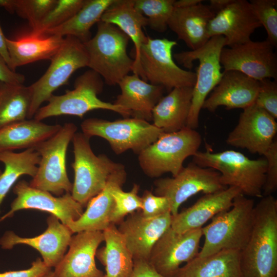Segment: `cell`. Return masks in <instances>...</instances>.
Masks as SVG:
<instances>
[{"instance_id":"d4e9b609","label":"cell","mask_w":277,"mask_h":277,"mask_svg":"<svg viewBox=\"0 0 277 277\" xmlns=\"http://www.w3.org/2000/svg\"><path fill=\"white\" fill-rule=\"evenodd\" d=\"M127 179V172L123 165L110 176L105 188L87 203L81 216L71 222L68 227L71 231H103L110 224V217L114 206L112 190L117 185L123 186Z\"/></svg>"},{"instance_id":"484cf974","label":"cell","mask_w":277,"mask_h":277,"mask_svg":"<svg viewBox=\"0 0 277 277\" xmlns=\"http://www.w3.org/2000/svg\"><path fill=\"white\" fill-rule=\"evenodd\" d=\"M214 15L208 5L202 3L189 7H174L168 27L191 50H196L210 39L208 29Z\"/></svg>"},{"instance_id":"7dc6e473","label":"cell","mask_w":277,"mask_h":277,"mask_svg":"<svg viewBox=\"0 0 277 277\" xmlns=\"http://www.w3.org/2000/svg\"><path fill=\"white\" fill-rule=\"evenodd\" d=\"M0 56L10 67V60L6 44V37L4 35L0 25Z\"/></svg>"},{"instance_id":"4316f807","label":"cell","mask_w":277,"mask_h":277,"mask_svg":"<svg viewBox=\"0 0 277 277\" xmlns=\"http://www.w3.org/2000/svg\"><path fill=\"white\" fill-rule=\"evenodd\" d=\"M64 37L47 34H37L30 31L13 38L6 37L10 60V69L36 61L49 60L58 51Z\"/></svg>"},{"instance_id":"e575fe53","label":"cell","mask_w":277,"mask_h":277,"mask_svg":"<svg viewBox=\"0 0 277 277\" xmlns=\"http://www.w3.org/2000/svg\"><path fill=\"white\" fill-rule=\"evenodd\" d=\"M31 102L29 86L0 82V129L28 119Z\"/></svg>"},{"instance_id":"52a82bcc","label":"cell","mask_w":277,"mask_h":277,"mask_svg":"<svg viewBox=\"0 0 277 277\" xmlns=\"http://www.w3.org/2000/svg\"><path fill=\"white\" fill-rule=\"evenodd\" d=\"M89 140L82 132H76L71 141L74 179L71 194L83 207L105 188L111 175L123 165L106 154L95 155Z\"/></svg>"},{"instance_id":"9a60e30c","label":"cell","mask_w":277,"mask_h":277,"mask_svg":"<svg viewBox=\"0 0 277 277\" xmlns=\"http://www.w3.org/2000/svg\"><path fill=\"white\" fill-rule=\"evenodd\" d=\"M202 228L179 233L171 227L159 239L150 253L149 262L164 277H174L180 266L199 253Z\"/></svg>"},{"instance_id":"8fae6325","label":"cell","mask_w":277,"mask_h":277,"mask_svg":"<svg viewBox=\"0 0 277 277\" xmlns=\"http://www.w3.org/2000/svg\"><path fill=\"white\" fill-rule=\"evenodd\" d=\"M45 73L29 86L31 102L28 118L31 119L45 102L61 86L67 83L77 70L88 67L89 58L83 43L76 38L67 36Z\"/></svg>"},{"instance_id":"f546056e","label":"cell","mask_w":277,"mask_h":277,"mask_svg":"<svg viewBox=\"0 0 277 277\" xmlns=\"http://www.w3.org/2000/svg\"><path fill=\"white\" fill-rule=\"evenodd\" d=\"M62 126L34 118L14 123L0 129V152L34 148L57 132Z\"/></svg>"},{"instance_id":"d590c367","label":"cell","mask_w":277,"mask_h":277,"mask_svg":"<svg viewBox=\"0 0 277 277\" xmlns=\"http://www.w3.org/2000/svg\"><path fill=\"white\" fill-rule=\"evenodd\" d=\"M174 0H134L135 8L147 19V26L164 32L174 9Z\"/></svg>"},{"instance_id":"9c48e42d","label":"cell","mask_w":277,"mask_h":277,"mask_svg":"<svg viewBox=\"0 0 277 277\" xmlns=\"http://www.w3.org/2000/svg\"><path fill=\"white\" fill-rule=\"evenodd\" d=\"M77 129L74 123H66L54 135L34 148L40 161L36 173L29 183L31 187L57 196L71 193L72 184L67 172L66 154Z\"/></svg>"},{"instance_id":"f907efd6","label":"cell","mask_w":277,"mask_h":277,"mask_svg":"<svg viewBox=\"0 0 277 277\" xmlns=\"http://www.w3.org/2000/svg\"><path fill=\"white\" fill-rule=\"evenodd\" d=\"M14 0H0V7L4 8L10 12H13Z\"/></svg>"},{"instance_id":"d6986e66","label":"cell","mask_w":277,"mask_h":277,"mask_svg":"<svg viewBox=\"0 0 277 277\" xmlns=\"http://www.w3.org/2000/svg\"><path fill=\"white\" fill-rule=\"evenodd\" d=\"M72 236L68 252L52 271L53 277H104L95 261L97 248L104 242L102 231H82Z\"/></svg>"},{"instance_id":"44dd1931","label":"cell","mask_w":277,"mask_h":277,"mask_svg":"<svg viewBox=\"0 0 277 277\" xmlns=\"http://www.w3.org/2000/svg\"><path fill=\"white\" fill-rule=\"evenodd\" d=\"M261 26L249 2L233 0L215 14L209 24L208 33L210 38L223 36L226 46L231 47L251 41L252 34Z\"/></svg>"},{"instance_id":"b9f144b4","label":"cell","mask_w":277,"mask_h":277,"mask_svg":"<svg viewBox=\"0 0 277 277\" xmlns=\"http://www.w3.org/2000/svg\"><path fill=\"white\" fill-rule=\"evenodd\" d=\"M141 197V212L144 216L154 217L170 212V204L166 197L155 195L148 190H145Z\"/></svg>"},{"instance_id":"cb8c5ba5","label":"cell","mask_w":277,"mask_h":277,"mask_svg":"<svg viewBox=\"0 0 277 277\" xmlns=\"http://www.w3.org/2000/svg\"><path fill=\"white\" fill-rule=\"evenodd\" d=\"M118 85L121 93L113 104L128 111L131 117L152 121V110L163 96L165 89L148 83L135 74L127 75Z\"/></svg>"},{"instance_id":"e0dca14e","label":"cell","mask_w":277,"mask_h":277,"mask_svg":"<svg viewBox=\"0 0 277 277\" xmlns=\"http://www.w3.org/2000/svg\"><path fill=\"white\" fill-rule=\"evenodd\" d=\"M276 132L275 119L254 103L243 109L226 142L234 147L263 155L275 140Z\"/></svg>"},{"instance_id":"816d5d0a","label":"cell","mask_w":277,"mask_h":277,"mask_svg":"<svg viewBox=\"0 0 277 277\" xmlns=\"http://www.w3.org/2000/svg\"><path fill=\"white\" fill-rule=\"evenodd\" d=\"M52 272V271L47 277H53Z\"/></svg>"},{"instance_id":"5bb4252c","label":"cell","mask_w":277,"mask_h":277,"mask_svg":"<svg viewBox=\"0 0 277 277\" xmlns=\"http://www.w3.org/2000/svg\"><path fill=\"white\" fill-rule=\"evenodd\" d=\"M273 48L266 39L225 47L220 54V63L224 71H238L259 81L276 80L277 57Z\"/></svg>"},{"instance_id":"ac0fdd59","label":"cell","mask_w":277,"mask_h":277,"mask_svg":"<svg viewBox=\"0 0 277 277\" xmlns=\"http://www.w3.org/2000/svg\"><path fill=\"white\" fill-rule=\"evenodd\" d=\"M170 212L147 218L141 211L134 212L119 223L118 231L124 237L133 260H149L151 250L159 239L171 227Z\"/></svg>"},{"instance_id":"3957f363","label":"cell","mask_w":277,"mask_h":277,"mask_svg":"<svg viewBox=\"0 0 277 277\" xmlns=\"http://www.w3.org/2000/svg\"><path fill=\"white\" fill-rule=\"evenodd\" d=\"M95 35L83 43L88 67L110 86L118 85L132 71L134 60L127 54L129 37L117 26L100 21Z\"/></svg>"},{"instance_id":"4fadbf2b","label":"cell","mask_w":277,"mask_h":277,"mask_svg":"<svg viewBox=\"0 0 277 277\" xmlns=\"http://www.w3.org/2000/svg\"><path fill=\"white\" fill-rule=\"evenodd\" d=\"M220 173L211 168L202 167L192 162L171 177L160 178L154 182V194L168 199L172 215L178 213L182 203L202 192L214 193L227 188L220 180Z\"/></svg>"},{"instance_id":"8d00e7d4","label":"cell","mask_w":277,"mask_h":277,"mask_svg":"<svg viewBox=\"0 0 277 277\" xmlns=\"http://www.w3.org/2000/svg\"><path fill=\"white\" fill-rule=\"evenodd\" d=\"M122 187L117 185L112 190L114 206L110 217L111 224H119L125 216L141 210V197L138 195L139 185L134 184L131 190L127 192L124 191Z\"/></svg>"},{"instance_id":"8992f818","label":"cell","mask_w":277,"mask_h":277,"mask_svg":"<svg viewBox=\"0 0 277 277\" xmlns=\"http://www.w3.org/2000/svg\"><path fill=\"white\" fill-rule=\"evenodd\" d=\"M202 142L201 134L187 127L177 132L164 133L138 154L139 165L150 177H159L168 172L174 176L184 167V161L199 151Z\"/></svg>"},{"instance_id":"ee69618b","label":"cell","mask_w":277,"mask_h":277,"mask_svg":"<svg viewBox=\"0 0 277 277\" xmlns=\"http://www.w3.org/2000/svg\"><path fill=\"white\" fill-rule=\"evenodd\" d=\"M51 272V268L37 258L28 269L0 272V277H47Z\"/></svg>"},{"instance_id":"f35d334b","label":"cell","mask_w":277,"mask_h":277,"mask_svg":"<svg viewBox=\"0 0 277 277\" xmlns=\"http://www.w3.org/2000/svg\"><path fill=\"white\" fill-rule=\"evenodd\" d=\"M249 3L255 16L266 31V40L277 46V1L250 0Z\"/></svg>"},{"instance_id":"681fc988","label":"cell","mask_w":277,"mask_h":277,"mask_svg":"<svg viewBox=\"0 0 277 277\" xmlns=\"http://www.w3.org/2000/svg\"><path fill=\"white\" fill-rule=\"evenodd\" d=\"M203 1L202 0H179L175 1L174 2V7L184 8L189 7L197 5L202 3Z\"/></svg>"},{"instance_id":"836d02e7","label":"cell","mask_w":277,"mask_h":277,"mask_svg":"<svg viewBox=\"0 0 277 277\" xmlns=\"http://www.w3.org/2000/svg\"><path fill=\"white\" fill-rule=\"evenodd\" d=\"M39 161L40 156L34 148L20 152H0V162L5 166L4 170L0 175V207L10 189L20 176L28 175L33 177L35 176Z\"/></svg>"},{"instance_id":"6da1fadb","label":"cell","mask_w":277,"mask_h":277,"mask_svg":"<svg viewBox=\"0 0 277 277\" xmlns=\"http://www.w3.org/2000/svg\"><path fill=\"white\" fill-rule=\"evenodd\" d=\"M254 207L249 240L240 251L241 277H277V200L265 196Z\"/></svg>"},{"instance_id":"d6a6232c","label":"cell","mask_w":277,"mask_h":277,"mask_svg":"<svg viewBox=\"0 0 277 277\" xmlns=\"http://www.w3.org/2000/svg\"><path fill=\"white\" fill-rule=\"evenodd\" d=\"M114 0H85L78 11L63 24L47 31L44 34L71 36L85 43L91 38V27L97 23L105 11Z\"/></svg>"},{"instance_id":"f1b7e54d","label":"cell","mask_w":277,"mask_h":277,"mask_svg":"<svg viewBox=\"0 0 277 277\" xmlns=\"http://www.w3.org/2000/svg\"><path fill=\"white\" fill-rule=\"evenodd\" d=\"M192 91L193 87L175 88L163 96L152 110V124L165 133L186 127Z\"/></svg>"},{"instance_id":"c3c4849f","label":"cell","mask_w":277,"mask_h":277,"mask_svg":"<svg viewBox=\"0 0 277 277\" xmlns=\"http://www.w3.org/2000/svg\"><path fill=\"white\" fill-rule=\"evenodd\" d=\"M233 0H210L208 5L210 10L216 14L230 4Z\"/></svg>"},{"instance_id":"ba28073f","label":"cell","mask_w":277,"mask_h":277,"mask_svg":"<svg viewBox=\"0 0 277 277\" xmlns=\"http://www.w3.org/2000/svg\"><path fill=\"white\" fill-rule=\"evenodd\" d=\"M226 46V40L224 37L214 36L196 50L182 51L173 55L177 63L189 69L193 67V61H199L186 124L188 128L195 129L198 127L199 115L203 104L222 77L220 54Z\"/></svg>"},{"instance_id":"f5cc1de1","label":"cell","mask_w":277,"mask_h":277,"mask_svg":"<svg viewBox=\"0 0 277 277\" xmlns=\"http://www.w3.org/2000/svg\"><path fill=\"white\" fill-rule=\"evenodd\" d=\"M2 173V171L0 169V175H1Z\"/></svg>"},{"instance_id":"f6af8a7d","label":"cell","mask_w":277,"mask_h":277,"mask_svg":"<svg viewBox=\"0 0 277 277\" xmlns=\"http://www.w3.org/2000/svg\"><path fill=\"white\" fill-rule=\"evenodd\" d=\"M130 277H164L160 274L149 261L134 260L133 268Z\"/></svg>"},{"instance_id":"277c9868","label":"cell","mask_w":277,"mask_h":277,"mask_svg":"<svg viewBox=\"0 0 277 277\" xmlns=\"http://www.w3.org/2000/svg\"><path fill=\"white\" fill-rule=\"evenodd\" d=\"M192 162L204 168H212L220 173L221 184L239 188L243 195L263 197L267 161L265 158L251 160L233 150L220 152L198 151Z\"/></svg>"},{"instance_id":"1f68e13d","label":"cell","mask_w":277,"mask_h":277,"mask_svg":"<svg viewBox=\"0 0 277 277\" xmlns=\"http://www.w3.org/2000/svg\"><path fill=\"white\" fill-rule=\"evenodd\" d=\"M102 232L105 245L97 250L95 257L105 267L104 277H130L134 260L123 236L114 224Z\"/></svg>"},{"instance_id":"7402d4cb","label":"cell","mask_w":277,"mask_h":277,"mask_svg":"<svg viewBox=\"0 0 277 277\" xmlns=\"http://www.w3.org/2000/svg\"><path fill=\"white\" fill-rule=\"evenodd\" d=\"M260 82L235 70L224 71L222 77L205 100L202 109L214 112L220 106L227 109H245L255 103Z\"/></svg>"},{"instance_id":"4dcf8cb0","label":"cell","mask_w":277,"mask_h":277,"mask_svg":"<svg viewBox=\"0 0 277 277\" xmlns=\"http://www.w3.org/2000/svg\"><path fill=\"white\" fill-rule=\"evenodd\" d=\"M240 256V251L232 250L197 256L181 267L174 277H241Z\"/></svg>"},{"instance_id":"ab89813d","label":"cell","mask_w":277,"mask_h":277,"mask_svg":"<svg viewBox=\"0 0 277 277\" xmlns=\"http://www.w3.org/2000/svg\"><path fill=\"white\" fill-rule=\"evenodd\" d=\"M57 0H14L13 12L36 28L56 4Z\"/></svg>"},{"instance_id":"74e56055","label":"cell","mask_w":277,"mask_h":277,"mask_svg":"<svg viewBox=\"0 0 277 277\" xmlns=\"http://www.w3.org/2000/svg\"><path fill=\"white\" fill-rule=\"evenodd\" d=\"M85 0H57L53 8L38 26L31 32L37 34L58 27L75 15L82 8Z\"/></svg>"},{"instance_id":"7a4b0ae2","label":"cell","mask_w":277,"mask_h":277,"mask_svg":"<svg viewBox=\"0 0 277 277\" xmlns=\"http://www.w3.org/2000/svg\"><path fill=\"white\" fill-rule=\"evenodd\" d=\"M254 202L241 193L232 207L211 219L202 227L204 242L197 256L203 257L222 250L242 251L250 238L253 224Z\"/></svg>"},{"instance_id":"ffe728a7","label":"cell","mask_w":277,"mask_h":277,"mask_svg":"<svg viewBox=\"0 0 277 277\" xmlns=\"http://www.w3.org/2000/svg\"><path fill=\"white\" fill-rule=\"evenodd\" d=\"M47 223L46 230L33 238H23L12 231H6L0 239V245L4 249H11L18 244L28 245L40 253L47 266L55 267L64 256L73 233L52 214L47 218Z\"/></svg>"},{"instance_id":"60d3db41","label":"cell","mask_w":277,"mask_h":277,"mask_svg":"<svg viewBox=\"0 0 277 277\" xmlns=\"http://www.w3.org/2000/svg\"><path fill=\"white\" fill-rule=\"evenodd\" d=\"M259 82V90L254 104L263 108L276 119L277 118L276 80L267 78Z\"/></svg>"},{"instance_id":"603a6c76","label":"cell","mask_w":277,"mask_h":277,"mask_svg":"<svg viewBox=\"0 0 277 277\" xmlns=\"http://www.w3.org/2000/svg\"><path fill=\"white\" fill-rule=\"evenodd\" d=\"M242 193L235 187L205 194L191 206L172 215L171 228L179 233L201 228L218 213L229 210L235 197Z\"/></svg>"},{"instance_id":"5b68a950","label":"cell","mask_w":277,"mask_h":277,"mask_svg":"<svg viewBox=\"0 0 277 277\" xmlns=\"http://www.w3.org/2000/svg\"><path fill=\"white\" fill-rule=\"evenodd\" d=\"M103 87L102 78L94 71L87 70L75 79L72 90H67L63 95L53 94L47 101V104L38 109L33 118L42 121L62 115L82 118L89 111L98 109L110 110L124 118L130 117V113L123 108L98 97Z\"/></svg>"},{"instance_id":"7c38bea8","label":"cell","mask_w":277,"mask_h":277,"mask_svg":"<svg viewBox=\"0 0 277 277\" xmlns=\"http://www.w3.org/2000/svg\"><path fill=\"white\" fill-rule=\"evenodd\" d=\"M176 45L174 41L148 36L140 50V77L151 84L163 87L168 92L175 88L193 87L196 73L184 70L175 63L172 50Z\"/></svg>"},{"instance_id":"2e32d148","label":"cell","mask_w":277,"mask_h":277,"mask_svg":"<svg viewBox=\"0 0 277 277\" xmlns=\"http://www.w3.org/2000/svg\"><path fill=\"white\" fill-rule=\"evenodd\" d=\"M13 192L16 197L11 204L10 210L1 217L0 222L11 217L17 211L36 209L51 213L68 226L83 213V207L73 198L71 193L54 196L49 192L31 187L25 180L18 182Z\"/></svg>"},{"instance_id":"83f0119b","label":"cell","mask_w":277,"mask_h":277,"mask_svg":"<svg viewBox=\"0 0 277 277\" xmlns=\"http://www.w3.org/2000/svg\"><path fill=\"white\" fill-rule=\"evenodd\" d=\"M100 21L117 26L131 39L135 51L132 71L140 77V50L148 39L143 31V28L147 26V18L135 8L134 0H114Z\"/></svg>"},{"instance_id":"30bf717a","label":"cell","mask_w":277,"mask_h":277,"mask_svg":"<svg viewBox=\"0 0 277 277\" xmlns=\"http://www.w3.org/2000/svg\"><path fill=\"white\" fill-rule=\"evenodd\" d=\"M81 127L88 138L96 136L106 140L117 155L128 150L138 154L164 133L150 122L131 117L113 121L89 118Z\"/></svg>"},{"instance_id":"bcb514c9","label":"cell","mask_w":277,"mask_h":277,"mask_svg":"<svg viewBox=\"0 0 277 277\" xmlns=\"http://www.w3.org/2000/svg\"><path fill=\"white\" fill-rule=\"evenodd\" d=\"M24 75L11 70L5 61L0 56V82L13 84H23Z\"/></svg>"},{"instance_id":"7bdbcfd3","label":"cell","mask_w":277,"mask_h":277,"mask_svg":"<svg viewBox=\"0 0 277 277\" xmlns=\"http://www.w3.org/2000/svg\"><path fill=\"white\" fill-rule=\"evenodd\" d=\"M267 161V168L263 196L271 195L277 189V141L275 138L263 155Z\"/></svg>"}]
</instances>
